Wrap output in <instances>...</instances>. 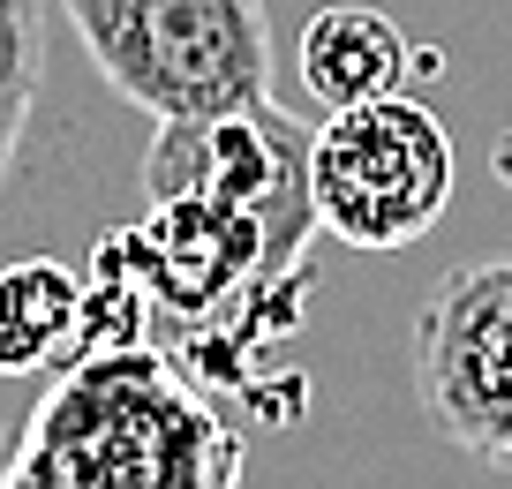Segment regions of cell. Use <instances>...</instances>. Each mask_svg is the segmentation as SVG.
I'll return each mask as SVG.
<instances>
[{"label": "cell", "mask_w": 512, "mask_h": 489, "mask_svg": "<svg viewBox=\"0 0 512 489\" xmlns=\"http://www.w3.org/2000/svg\"><path fill=\"white\" fill-rule=\"evenodd\" d=\"M23 113H0V189H8V174H16V151H23Z\"/></svg>", "instance_id": "9"}, {"label": "cell", "mask_w": 512, "mask_h": 489, "mask_svg": "<svg viewBox=\"0 0 512 489\" xmlns=\"http://www.w3.org/2000/svg\"><path fill=\"white\" fill-rule=\"evenodd\" d=\"M91 68L151 121L234 113L272 91L264 0H53Z\"/></svg>", "instance_id": "2"}, {"label": "cell", "mask_w": 512, "mask_h": 489, "mask_svg": "<svg viewBox=\"0 0 512 489\" xmlns=\"http://www.w3.org/2000/svg\"><path fill=\"white\" fill-rule=\"evenodd\" d=\"M452 211V136L407 91L309 128V219L362 256H400Z\"/></svg>", "instance_id": "3"}, {"label": "cell", "mask_w": 512, "mask_h": 489, "mask_svg": "<svg viewBox=\"0 0 512 489\" xmlns=\"http://www.w3.org/2000/svg\"><path fill=\"white\" fill-rule=\"evenodd\" d=\"M415 407L452 452L512 474V256L430 286L415 316Z\"/></svg>", "instance_id": "4"}, {"label": "cell", "mask_w": 512, "mask_h": 489, "mask_svg": "<svg viewBox=\"0 0 512 489\" xmlns=\"http://www.w3.org/2000/svg\"><path fill=\"white\" fill-rule=\"evenodd\" d=\"M46 83V0H0V113L31 121Z\"/></svg>", "instance_id": "8"}, {"label": "cell", "mask_w": 512, "mask_h": 489, "mask_svg": "<svg viewBox=\"0 0 512 489\" xmlns=\"http://www.w3.org/2000/svg\"><path fill=\"white\" fill-rule=\"evenodd\" d=\"M422 46L384 16V8H362V0H339V8H317L302 23V46H294V76L317 98L324 113L339 106H369V98H392L422 76Z\"/></svg>", "instance_id": "6"}, {"label": "cell", "mask_w": 512, "mask_h": 489, "mask_svg": "<svg viewBox=\"0 0 512 489\" xmlns=\"http://www.w3.org/2000/svg\"><path fill=\"white\" fill-rule=\"evenodd\" d=\"M91 339V286L61 256H23L0 271V377H38Z\"/></svg>", "instance_id": "7"}, {"label": "cell", "mask_w": 512, "mask_h": 489, "mask_svg": "<svg viewBox=\"0 0 512 489\" xmlns=\"http://www.w3.org/2000/svg\"><path fill=\"white\" fill-rule=\"evenodd\" d=\"M226 474V429L144 347L76 354L8 452V482L23 489H204Z\"/></svg>", "instance_id": "1"}, {"label": "cell", "mask_w": 512, "mask_h": 489, "mask_svg": "<svg viewBox=\"0 0 512 489\" xmlns=\"http://www.w3.org/2000/svg\"><path fill=\"white\" fill-rule=\"evenodd\" d=\"M151 196H204V204L249 211L272 249L287 256L309 219V128H294L272 98L234 113H196V121H166L151 143Z\"/></svg>", "instance_id": "5"}]
</instances>
